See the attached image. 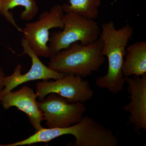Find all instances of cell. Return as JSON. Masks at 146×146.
Instances as JSON below:
<instances>
[{
    "label": "cell",
    "mask_w": 146,
    "mask_h": 146,
    "mask_svg": "<svg viewBox=\"0 0 146 146\" xmlns=\"http://www.w3.org/2000/svg\"><path fill=\"white\" fill-rule=\"evenodd\" d=\"M133 33V27L130 26L125 25L117 29L112 21L102 25L100 35L102 42L101 55L107 56L108 65L107 73L96 80L98 87L106 88L114 94L123 89L125 82L123 65L128 43Z\"/></svg>",
    "instance_id": "obj_1"
},
{
    "label": "cell",
    "mask_w": 146,
    "mask_h": 146,
    "mask_svg": "<svg viewBox=\"0 0 146 146\" xmlns=\"http://www.w3.org/2000/svg\"><path fill=\"white\" fill-rule=\"evenodd\" d=\"M102 42L101 38L89 44L73 43L50 58L48 67L65 75L85 77L98 71L105 61L101 55Z\"/></svg>",
    "instance_id": "obj_2"
},
{
    "label": "cell",
    "mask_w": 146,
    "mask_h": 146,
    "mask_svg": "<svg viewBox=\"0 0 146 146\" xmlns=\"http://www.w3.org/2000/svg\"><path fill=\"white\" fill-rule=\"evenodd\" d=\"M62 21L63 30L54 32L49 37L48 45L52 56L74 42L88 45L99 38L100 29L95 20L68 13L64 14Z\"/></svg>",
    "instance_id": "obj_3"
},
{
    "label": "cell",
    "mask_w": 146,
    "mask_h": 146,
    "mask_svg": "<svg viewBox=\"0 0 146 146\" xmlns=\"http://www.w3.org/2000/svg\"><path fill=\"white\" fill-rule=\"evenodd\" d=\"M72 135L75 138L74 146H93L99 135L98 123L93 118L83 117L79 122L64 128L43 127L29 138L13 143L0 144V146H21L39 143H47L63 135Z\"/></svg>",
    "instance_id": "obj_4"
},
{
    "label": "cell",
    "mask_w": 146,
    "mask_h": 146,
    "mask_svg": "<svg viewBox=\"0 0 146 146\" xmlns=\"http://www.w3.org/2000/svg\"><path fill=\"white\" fill-rule=\"evenodd\" d=\"M64 13L62 5H55L49 11L42 12L37 21L27 23L23 29L24 38L39 57L52 56L48 44L49 31L53 28H63L62 18Z\"/></svg>",
    "instance_id": "obj_5"
},
{
    "label": "cell",
    "mask_w": 146,
    "mask_h": 146,
    "mask_svg": "<svg viewBox=\"0 0 146 146\" xmlns=\"http://www.w3.org/2000/svg\"><path fill=\"white\" fill-rule=\"evenodd\" d=\"M48 127H69L79 122L86 111L84 103H71L58 94H48L37 102Z\"/></svg>",
    "instance_id": "obj_6"
},
{
    "label": "cell",
    "mask_w": 146,
    "mask_h": 146,
    "mask_svg": "<svg viewBox=\"0 0 146 146\" xmlns=\"http://www.w3.org/2000/svg\"><path fill=\"white\" fill-rule=\"evenodd\" d=\"M36 91L39 101L44 100L48 94L55 93L71 103L85 102L91 99L94 94L89 81L73 75H65L55 80L37 82Z\"/></svg>",
    "instance_id": "obj_7"
},
{
    "label": "cell",
    "mask_w": 146,
    "mask_h": 146,
    "mask_svg": "<svg viewBox=\"0 0 146 146\" xmlns=\"http://www.w3.org/2000/svg\"><path fill=\"white\" fill-rule=\"evenodd\" d=\"M21 45L23 48L22 54H27L31 58V68L27 72L22 74V66L19 64L11 75L5 76L3 82L4 88L0 93V100L7 93L12 91L22 84L38 80H55L62 78L64 76L63 74L52 70L42 63L23 37L21 39Z\"/></svg>",
    "instance_id": "obj_8"
},
{
    "label": "cell",
    "mask_w": 146,
    "mask_h": 146,
    "mask_svg": "<svg viewBox=\"0 0 146 146\" xmlns=\"http://www.w3.org/2000/svg\"><path fill=\"white\" fill-rule=\"evenodd\" d=\"M130 100L124 106L129 114L127 125H131L136 132L146 131V74L141 76L124 77Z\"/></svg>",
    "instance_id": "obj_9"
},
{
    "label": "cell",
    "mask_w": 146,
    "mask_h": 146,
    "mask_svg": "<svg viewBox=\"0 0 146 146\" xmlns=\"http://www.w3.org/2000/svg\"><path fill=\"white\" fill-rule=\"evenodd\" d=\"M37 98L38 94L30 87L25 86L19 90L7 93L0 102L4 109L16 107L25 113L35 131H37L43 128L41 123L44 121L43 113L38 106Z\"/></svg>",
    "instance_id": "obj_10"
},
{
    "label": "cell",
    "mask_w": 146,
    "mask_h": 146,
    "mask_svg": "<svg viewBox=\"0 0 146 146\" xmlns=\"http://www.w3.org/2000/svg\"><path fill=\"white\" fill-rule=\"evenodd\" d=\"M122 67L124 77H139L146 74V42L142 41L129 45Z\"/></svg>",
    "instance_id": "obj_11"
},
{
    "label": "cell",
    "mask_w": 146,
    "mask_h": 146,
    "mask_svg": "<svg viewBox=\"0 0 146 146\" xmlns=\"http://www.w3.org/2000/svg\"><path fill=\"white\" fill-rule=\"evenodd\" d=\"M18 6L25 8L20 15V18L24 21H31L34 18L38 13V7L35 0H0V13L18 31L22 32L23 29L16 23L13 13L9 11Z\"/></svg>",
    "instance_id": "obj_12"
},
{
    "label": "cell",
    "mask_w": 146,
    "mask_h": 146,
    "mask_svg": "<svg viewBox=\"0 0 146 146\" xmlns=\"http://www.w3.org/2000/svg\"><path fill=\"white\" fill-rule=\"evenodd\" d=\"M101 0H69V4L62 5L64 13H74L90 20L98 16Z\"/></svg>",
    "instance_id": "obj_13"
},
{
    "label": "cell",
    "mask_w": 146,
    "mask_h": 146,
    "mask_svg": "<svg viewBox=\"0 0 146 146\" xmlns=\"http://www.w3.org/2000/svg\"><path fill=\"white\" fill-rule=\"evenodd\" d=\"M5 74L3 71L2 69L0 67V93L2 91L4 88L3 82L4 79L5 77Z\"/></svg>",
    "instance_id": "obj_14"
}]
</instances>
